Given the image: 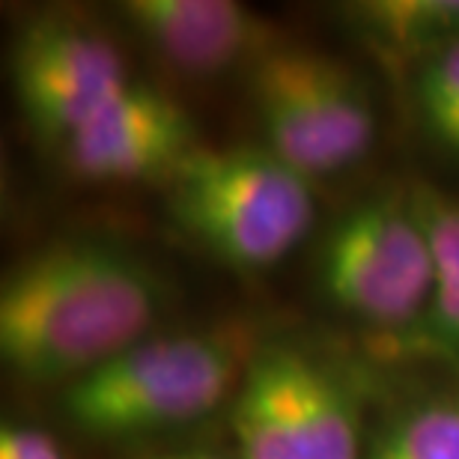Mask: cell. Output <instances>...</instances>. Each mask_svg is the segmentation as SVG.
Wrapping results in <instances>:
<instances>
[{"label":"cell","mask_w":459,"mask_h":459,"mask_svg":"<svg viewBox=\"0 0 459 459\" xmlns=\"http://www.w3.org/2000/svg\"><path fill=\"white\" fill-rule=\"evenodd\" d=\"M161 287L141 256L96 238L42 247L0 290V355L36 385H72L143 341Z\"/></svg>","instance_id":"6da1fadb"},{"label":"cell","mask_w":459,"mask_h":459,"mask_svg":"<svg viewBox=\"0 0 459 459\" xmlns=\"http://www.w3.org/2000/svg\"><path fill=\"white\" fill-rule=\"evenodd\" d=\"M168 179L177 227L236 269L281 263L314 224L310 179L265 146H197Z\"/></svg>","instance_id":"7a4b0ae2"},{"label":"cell","mask_w":459,"mask_h":459,"mask_svg":"<svg viewBox=\"0 0 459 459\" xmlns=\"http://www.w3.org/2000/svg\"><path fill=\"white\" fill-rule=\"evenodd\" d=\"M242 352L224 334L143 337L63 391V411L90 436H137L191 424L236 394Z\"/></svg>","instance_id":"3957f363"},{"label":"cell","mask_w":459,"mask_h":459,"mask_svg":"<svg viewBox=\"0 0 459 459\" xmlns=\"http://www.w3.org/2000/svg\"><path fill=\"white\" fill-rule=\"evenodd\" d=\"M230 418L238 459H364L355 382L299 343L256 349Z\"/></svg>","instance_id":"277c9868"},{"label":"cell","mask_w":459,"mask_h":459,"mask_svg":"<svg viewBox=\"0 0 459 459\" xmlns=\"http://www.w3.org/2000/svg\"><path fill=\"white\" fill-rule=\"evenodd\" d=\"M325 299L361 323L394 328L436 292V260L418 200L367 197L328 230L316 256Z\"/></svg>","instance_id":"5b68a950"},{"label":"cell","mask_w":459,"mask_h":459,"mask_svg":"<svg viewBox=\"0 0 459 459\" xmlns=\"http://www.w3.org/2000/svg\"><path fill=\"white\" fill-rule=\"evenodd\" d=\"M126 84L117 45L75 22H33L13 51L15 102L45 141L66 143Z\"/></svg>","instance_id":"8992f818"},{"label":"cell","mask_w":459,"mask_h":459,"mask_svg":"<svg viewBox=\"0 0 459 459\" xmlns=\"http://www.w3.org/2000/svg\"><path fill=\"white\" fill-rule=\"evenodd\" d=\"M63 146L78 177L102 182L170 177L197 150L186 108L132 81Z\"/></svg>","instance_id":"52a82bcc"},{"label":"cell","mask_w":459,"mask_h":459,"mask_svg":"<svg viewBox=\"0 0 459 459\" xmlns=\"http://www.w3.org/2000/svg\"><path fill=\"white\" fill-rule=\"evenodd\" d=\"M119 9L159 57L191 75L224 72L260 42V22L233 0H128Z\"/></svg>","instance_id":"ba28073f"},{"label":"cell","mask_w":459,"mask_h":459,"mask_svg":"<svg viewBox=\"0 0 459 459\" xmlns=\"http://www.w3.org/2000/svg\"><path fill=\"white\" fill-rule=\"evenodd\" d=\"M251 96L265 137V150L299 173H305L307 179L341 170L323 126H319L305 81H301L296 48H278L256 60Z\"/></svg>","instance_id":"9c48e42d"},{"label":"cell","mask_w":459,"mask_h":459,"mask_svg":"<svg viewBox=\"0 0 459 459\" xmlns=\"http://www.w3.org/2000/svg\"><path fill=\"white\" fill-rule=\"evenodd\" d=\"M299 69L337 164L349 168L364 159L376 137V117L361 81L337 60L314 51H299Z\"/></svg>","instance_id":"30bf717a"},{"label":"cell","mask_w":459,"mask_h":459,"mask_svg":"<svg viewBox=\"0 0 459 459\" xmlns=\"http://www.w3.org/2000/svg\"><path fill=\"white\" fill-rule=\"evenodd\" d=\"M355 22L382 48L433 57L459 39V0H373L355 9Z\"/></svg>","instance_id":"8fae6325"},{"label":"cell","mask_w":459,"mask_h":459,"mask_svg":"<svg viewBox=\"0 0 459 459\" xmlns=\"http://www.w3.org/2000/svg\"><path fill=\"white\" fill-rule=\"evenodd\" d=\"M364 459H459V400L436 397L403 409Z\"/></svg>","instance_id":"7c38bea8"},{"label":"cell","mask_w":459,"mask_h":459,"mask_svg":"<svg viewBox=\"0 0 459 459\" xmlns=\"http://www.w3.org/2000/svg\"><path fill=\"white\" fill-rule=\"evenodd\" d=\"M415 99L433 134L459 119V39L424 60L418 72Z\"/></svg>","instance_id":"4fadbf2b"},{"label":"cell","mask_w":459,"mask_h":459,"mask_svg":"<svg viewBox=\"0 0 459 459\" xmlns=\"http://www.w3.org/2000/svg\"><path fill=\"white\" fill-rule=\"evenodd\" d=\"M438 278H459V204L442 197L418 200Z\"/></svg>","instance_id":"5bb4252c"},{"label":"cell","mask_w":459,"mask_h":459,"mask_svg":"<svg viewBox=\"0 0 459 459\" xmlns=\"http://www.w3.org/2000/svg\"><path fill=\"white\" fill-rule=\"evenodd\" d=\"M0 459H66L60 445L36 427L6 424L0 429Z\"/></svg>","instance_id":"9a60e30c"},{"label":"cell","mask_w":459,"mask_h":459,"mask_svg":"<svg viewBox=\"0 0 459 459\" xmlns=\"http://www.w3.org/2000/svg\"><path fill=\"white\" fill-rule=\"evenodd\" d=\"M429 323L438 341L459 346V278H438L433 301H429Z\"/></svg>","instance_id":"2e32d148"},{"label":"cell","mask_w":459,"mask_h":459,"mask_svg":"<svg viewBox=\"0 0 459 459\" xmlns=\"http://www.w3.org/2000/svg\"><path fill=\"white\" fill-rule=\"evenodd\" d=\"M436 137H438V141H442L445 146H451V150L459 152V119H456V123L447 126V128H442V132H438Z\"/></svg>","instance_id":"e0dca14e"},{"label":"cell","mask_w":459,"mask_h":459,"mask_svg":"<svg viewBox=\"0 0 459 459\" xmlns=\"http://www.w3.org/2000/svg\"><path fill=\"white\" fill-rule=\"evenodd\" d=\"M159 459H224V456L209 454V451H188V454H170V456H159Z\"/></svg>","instance_id":"ac0fdd59"}]
</instances>
